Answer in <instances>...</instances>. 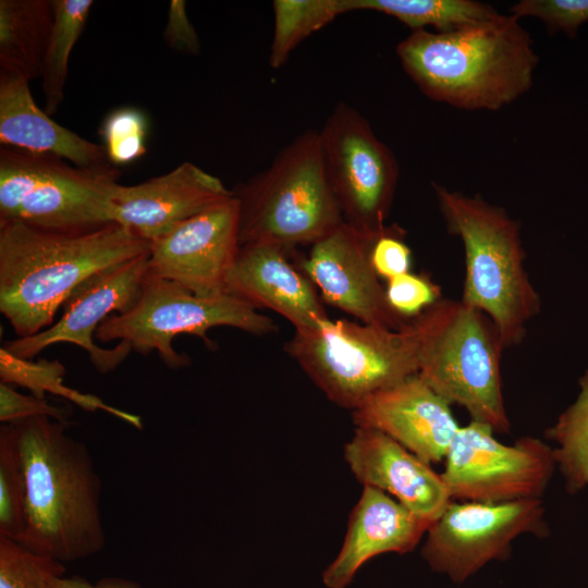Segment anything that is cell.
Segmentation results:
<instances>
[{
	"label": "cell",
	"instance_id": "obj_1",
	"mask_svg": "<svg viewBox=\"0 0 588 588\" xmlns=\"http://www.w3.org/2000/svg\"><path fill=\"white\" fill-rule=\"evenodd\" d=\"M150 242L118 222L86 232L0 223V311L17 338L33 336L85 280L149 253Z\"/></svg>",
	"mask_w": 588,
	"mask_h": 588
},
{
	"label": "cell",
	"instance_id": "obj_2",
	"mask_svg": "<svg viewBox=\"0 0 588 588\" xmlns=\"http://www.w3.org/2000/svg\"><path fill=\"white\" fill-rule=\"evenodd\" d=\"M513 14L449 33L412 30L396 46L406 74L434 101L495 111L527 93L539 58Z\"/></svg>",
	"mask_w": 588,
	"mask_h": 588
},
{
	"label": "cell",
	"instance_id": "obj_3",
	"mask_svg": "<svg viewBox=\"0 0 588 588\" xmlns=\"http://www.w3.org/2000/svg\"><path fill=\"white\" fill-rule=\"evenodd\" d=\"M12 424L26 479L20 543L63 563L100 552L106 544L101 479L85 443L68 433V422L50 417Z\"/></svg>",
	"mask_w": 588,
	"mask_h": 588
},
{
	"label": "cell",
	"instance_id": "obj_4",
	"mask_svg": "<svg viewBox=\"0 0 588 588\" xmlns=\"http://www.w3.org/2000/svg\"><path fill=\"white\" fill-rule=\"evenodd\" d=\"M448 230L465 249L462 301L494 324L504 347L517 345L540 311V296L525 268L519 226L507 212L480 196L432 183Z\"/></svg>",
	"mask_w": 588,
	"mask_h": 588
},
{
	"label": "cell",
	"instance_id": "obj_5",
	"mask_svg": "<svg viewBox=\"0 0 588 588\" xmlns=\"http://www.w3.org/2000/svg\"><path fill=\"white\" fill-rule=\"evenodd\" d=\"M419 378L470 420L507 433L511 422L502 392L505 350L492 321L462 299L439 298L411 319Z\"/></svg>",
	"mask_w": 588,
	"mask_h": 588
},
{
	"label": "cell",
	"instance_id": "obj_6",
	"mask_svg": "<svg viewBox=\"0 0 588 588\" xmlns=\"http://www.w3.org/2000/svg\"><path fill=\"white\" fill-rule=\"evenodd\" d=\"M240 245H313L344 223L329 182L319 132L294 138L271 164L233 189Z\"/></svg>",
	"mask_w": 588,
	"mask_h": 588
},
{
	"label": "cell",
	"instance_id": "obj_7",
	"mask_svg": "<svg viewBox=\"0 0 588 588\" xmlns=\"http://www.w3.org/2000/svg\"><path fill=\"white\" fill-rule=\"evenodd\" d=\"M284 350L331 402L352 411L418 372L411 320L391 330L329 319L318 329L295 331Z\"/></svg>",
	"mask_w": 588,
	"mask_h": 588
},
{
	"label": "cell",
	"instance_id": "obj_8",
	"mask_svg": "<svg viewBox=\"0 0 588 588\" xmlns=\"http://www.w3.org/2000/svg\"><path fill=\"white\" fill-rule=\"evenodd\" d=\"M113 166L83 168L60 157L1 146L0 223L86 232L113 222Z\"/></svg>",
	"mask_w": 588,
	"mask_h": 588
},
{
	"label": "cell",
	"instance_id": "obj_9",
	"mask_svg": "<svg viewBox=\"0 0 588 588\" xmlns=\"http://www.w3.org/2000/svg\"><path fill=\"white\" fill-rule=\"evenodd\" d=\"M216 327H231L255 335H266L278 328L269 317L232 294L200 296L175 282L148 274L137 304L127 313L106 318L95 338L102 343L126 341L140 355L157 351L161 362L175 370L188 366L191 359L173 348V340L191 334L213 347L208 331Z\"/></svg>",
	"mask_w": 588,
	"mask_h": 588
},
{
	"label": "cell",
	"instance_id": "obj_10",
	"mask_svg": "<svg viewBox=\"0 0 588 588\" xmlns=\"http://www.w3.org/2000/svg\"><path fill=\"white\" fill-rule=\"evenodd\" d=\"M326 172L344 222L364 235L385 228L397 181L391 149L353 107L339 102L319 131Z\"/></svg>",
	"mask_w": 588,
	"mask_h": 588
},
{
	"label": "cell",
	"instance_id": "obj_11",
	"mask_svg": "<svg viewBox=\"0 0 588 588\" xmlns=\"http://www.w3.org/2000/svg\"><path fill=\"white\" fill-rule=\"evenodd\" d=\"M494 433L490 426L475 420L458 428L441 473L451 500L505 503L541 499L556 468L553 449L530 436L504 444Z\"/></svg>",
	"mask_w": 588,
	"mask_h": 588
},
{
	"label": "cell",
	"instance_id": "obj_12",
	"mask_svg": "<svg viewBox=\"0 0 588 588\" xmlns=\"http://www.w3.org/2000/svg\"><path fill=\"white\" fill-rule=\"evenodd\" d=\"M541 499L505 503L451 501L429 527L421 558L431 571L463 584L491 561L506 559L523 535L549 532Z\"/></svg>",
	"mask_w": 588,
	"mask_h": 588
},
{
	"label": "cell",
	"instance_id": "obj_13",
	"mask_svg": "<svg viewBox=\"0 0 588 588\" xmlns=\"http://www.w3.org/2000/svg\"><path fill=\"white\" fill-rule=\"evenodd\" d=\"M149 253L106 268L79 284L64 303L59 320L28 338H15L3 347L25 359H33L57 343H71L85 350L91 365L100 373L115 370L132 351L120 341L111 348L94 342L96 330L110 315L131 310L142 296L149 274Z\"/></svg>",
	"mask_w": 588,
	"mask_h": 588
},
{
	"label": "cell",
	"instance_id": "obj_14",
	"mask_svg": "<svg viewBox=\"0 0 588 588\" xmlns=\"http://www.w3.org/2000/svg\"><path fill=\"white\" fill-rule=\"evenodd\" d=\"M238 203L233 196L179 223L150 242L149 274L175 282L196 295L226 293L240 250Z\"/></svg>",
	"mask_w": 588,
	"mask_h": 588
},
{
	"label": "cell",
	"instance_id": "obj_15",
	"mask_svg": "<svg viewBox=\"0 0 588 588\" xmlns=\"http://www.w3.org/2000/svg\"><path fill=\"white\" fill-rule=\"evenodd\" d=\"M373 235H364L344 222L310 245L299 268L329 305L362 323L400 330L411 319L395 313L387 301L370 260Z\"/></svg>",
	"mask_w": 588,
	"mask_h": 588
},
{
	"label": "cell",
	"instance_id": "obj_16",
	"mask_svg": "<svg viewBox=\"0 0 588 588\" xmlns=\"http://www.w3.org/2000/svg\"><path fill=\"white\" fill-rule=\"evenodd\" d=\"M233 196L219 177L185 161L135 185L119 184L112 196L113 222L148 242Z\"/></svg>",
	"mask_w": 588,
	"mask_h": 588
},
{
	"label": "cell",
	"instance_id": "obj_17",
	"mask_svg": "<svg viewBox=\"0 0 588 588\" xmlns=\"http://www.w3.org/2000/svg\"><path fill=\"white\" fill-rule=\"evenodd\" d=\"M353 421L383 432L430 465L444 461L461 427L451 405L418 375L367 397L353 411Z\"/></svg>",
	"mask_w": 588,
	"mask_h": 588
},
{
	"label": "cell",
	"instance_id": "obj_18",
	"mask_svg": "<svg viewBox=\"0 0 588 588\" xmlns=\"http://www.w3.org/2000/svg\"><path fill=\"white\" fill-rule=\"evenodd\" d=\"M344 458L364 487L383 491L431 525L452 501L441 474L381 431L356 427Z\"/></svg>",
	"mask_w": 588,
	"mask_h": 588
},
{
	"label": "cell",
	"instance_id": "obj_19",
	"mask_svg": "<svg viewBox=\"0 0 588 588\" xmlns=\"http://www.w3.org/2000/svg\"><path fill=\"white\" fill-rule=\"evenodd\" d=\"M292 250L266 243L242 245L228 275L226 293L257 309L278 313L295 331L315 330L330 318L316 286L291 261Z\"/></svg>",
	"mask_w": 588,
	"mask_h": 588
},
{
	"label": "cell",
	"instance_id": "obj_20",
	"mask_svg": "<svg viewBox=\"0 0 588 588\" xmlns=\"http://www.w3.org/2000/svg\"><path fill=\"white\" fill-rule=\"evenodd\" d=\"M430 526L383 491L364 487L351 513L341 549L322 572L323 585L347 588L371 559L413 551Z\"/></svg>",
	"mask_w": 588,
	"mask_h": 588
},
{
	"label": "cell",
	"instance_id": "obj_21",
	"mask_svg": "<svg viewBox=\"0 0 588 588\" xmlns=\"http://www.w3.org/2000/svg\"><path fill=\"white\" fill-rule=\"evenodd\" d=\"M0 144L60 157L83 168L113 166L106 147L53 121L30 93L29 81L0 74Z\"/></svg>",
	"mask_w": 588,
	"mask_h": 588
},
{
	"label": "cell",
	"instance_id": "obj_22",
	"mask_svg": "<svg viewBox=\"0 0 588 588\" xmlns=\"http://www.w3.org/2000/svg\"><path fill=\"white\" fill-rule=\"evenodd\" d=\"M53 0H0V74L41 77Z\"/></svg>",
	"mask_w": 588,
	"mask_h": 588
},
{
	"label": "cell",
	"instance_id": "obj_23",
	"mask_svg": "<svg viewBox=\"0 0 588 588\" xmlns=\"http://www.w3.org/2000/svg\"><path fill=\"white\" fill-rule=\"evenodd\" d=\"M352 9L384 13L412 30L431 26L438 33L480 24L500 14L490 4L474 0H352Z\"/></svg>",
	"mask_w": 588,
	"mask_h": 588
},
{
	"label": "cell",
	"instance_id": "obj_24",
	"mask_svg": "<svg viewBox=\"0 0 588 588\" xmlns=\"http://www.w3.org/2000/svg\"><path fill=\"white\" fill-rule=\"evenodd\" d=\"M93 4V0H53V24L41 72L45 111L49 115L57 112L64 99L70 56Z\"/></svg>",
	"mask_w": 588,
	"mask_h": 588
},
{
	"label": "cell",
	"instance_id": "obj_25",
	"mask_svg": "<svg viewBox=\"0 0 588 588\" xmlns=\"http://www.w3.org/2000/svg\"><path fill=\"white\" fill-rule=\"evenodd\" d=\"M65 367L59 360L40 358L37 362L21 358L0 347L1 382L23 387L30 394L46 399V393L62 396L86 411H106L134 427L142 429V419L107 405L101 399L71 389L63 383Z\"/></svg>",
	"mask_w": 588,
	"mask_h": 588
},
{
	"label": "cell",
	"instance_id": "obj_26",
	"mask_svg": "<svg viewBox=\"0 0 588 588\" xmlns=\"http://www.w3.org/2000/svg\"><path fill=\"white\" fill-rule=\"evenodd\" d=\"M269 64L281 68L308 36L341 14L353 11L352 0H275Z\"/></svg>",
	"mask_w": 588,
	"mask_h": 588
},
{
	"label": "cell",
	"instance_id": "obj_27",
	"mask_svg": "<svg viewBox=\"0 0 588 588\" xmlns=\"http://www.w3.org/2000/svg\"><path fill=\"white\" fill-rule=\"evenodd\" d=\"M578 384L576 401L546 431V438L558 443L554 461L571 494L588 487V370Z\"/></svg>",
	"mask_w": 588,
	"mask_h": 588
},
{
	"label": "cell",
	"instance_id": "obj_28",
	"mask_svg": "<svg viewBox=\"0 0 588 588\" xmlns=\"http://www.w3.org/2000/svg\"><path fill=\"white\" fill-rule=\"evenodd\" d=\"M26 479L14 425L0 426V536L21 542L25 534Z\"/></svg>",
	"mask_w": 588,
	"mask_h": 588
},
{
	"label": "cell",
	"instance_id": "obj_29",
	"mask_svg": "<svg viewBox=\"0 0 588 588\" xmlns=\"http://www.w3.org/2000/svg\"><path fill=\"white\" fill-rule=\"evenodd\" d=\"M65 573L63 562L0 536V588H49L52 577Z\"/></svg>",
	"mask_w": 588,
	"mask_h": 588
},
{
	"label": "cell",
	"instance_id": "obj_30",
	"mask_svg": "<svg viewBox=\"0 0 588 588\" xmlns=\"http://www.w3.org/2000/svg\"><path fill=\"white\" fill-rule=\"evenodd\" d=\"M101 134L109 161L125 164L146 152L147 119L136 108H120L105 120Z\"/></svg>",
	"mask_w": 588,
	"mask_h": 588
},
{
	"label": "cell",
	"instance_id": "obj_31",
	"mask_svg": "<svg viewBox=\"0 0 588 588\" xmlns=\"http://www.w3.org/2000/svg\"><path fill=\"white\" fill-rule=\"evenodd\" d=\"M510 13L518 19L537 17L549 33L562 32L574 39L578 28L588 22V0H520Z\"/></svg>",
	"mask_w": 588,
	"mask_h": 588
},
{
	"label": "cell",
	"instance_id": "obj_32",
	"mask_svg": "<svg viewBox=\"0 0 588 588\" xmlns=\"http://www.w3.org/2000/svg\"><path fill=\"white\" fill-rule=\"evenodd\" d=\"M387 281L385 296L390 307L407 319L418 316L441 298L439 287L424 275L407 272Z\"/></svg>",
	"mask_w": 588,
	"mask_h": 588
},
{
	"label": "cell",
	"instance_id": "obj_33",
	"mask_svg": "<svg viewBox=\"0 0 588 588\" xmlns=\"http://www.w3.org/2000/svg\"><path fill=\"white\" fill-rule=\"evenodd\" d=\"M405 234V230L392 224L372 236L370 260L379 277L389 280L409 272L412 254Z\"/></svg>",
	"mask_w": 588,
	"mask_h": 588
},
{
	"label": "cell",
	"instance_id": "obj_34",
	"mask_svg": "<svg viewBox=\"0 0 588 588\" xmlns=\"http://www.w3.org/2000/svg\"><path fill=\"white\" fill-rule=\"evenodd\" d=\"M46 416L68 422L70 411L51 404L33 394L20 393L13 385L0 382V421L10 424L33 417Z\"/></svg>",
	"mask_w": 588,
	"mask_h": 588
},
{
	"label": "cell",
	"instance_id": "obj_35",
	"mask_svg": "<svg viewBox=\"0 0 588 588\" xmlns=\"http://www.w3.org/2000/svg\"><path fill=\"white\" fill-rule=\"evenodd\" d=\"M163 38L171 49L189 54L199 52V37L187 16L185 1H170Z\"/></svg>",
	"mask_w": 588,
	"mask_h": 588
},
{
	"label": "cell",
	"instance_id": "obj_36",
	"mask_svg": "<svg viewBox=\"0 0 588 588\" xmlns=\"http://www.w3.org/2000/svg\"><path fill=\"white\" fill-rule=\"evenodd\" d=\"M49 588H143L138 583L121 578V577H105L97 581H89L85 577L74 576H57L49 581Z\"/></svg>",
	"mask_w": 588,
	"mask_h": 588
}]
</instances>
